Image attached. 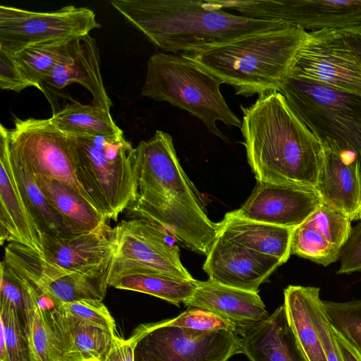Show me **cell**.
<instances>
[{
	"instance_id": "6da1fadb",
	"label": "cell",
	"mask_w": 361,
	"mask_h": 361,
	"mask_svg": "<svg viewBox=\"0 0 361 361\" xmlns=\"http://www.w3.org/2000/svg\"><path fill=\"white\" fill-rule=\"evenodd\" d=\"M136 198L126 209L129 219L149 221L181 245L206 255L219 235L201 193L185 174L171 136L157 130L135 148Z\"/></svg>"
},
{
	"instance_id": "7a4b0ae2",
	"label": "cell",
	"mask_w": 361,
	"mask_h": 361,
	"mask_svg": "<svg viewBox=\"0 0 361 361\" xmlns=\"http://www.w3.org/2000/svg\"><path fill=\"white\" fill-rule=\"evenodd\" d=\"M247 162L257 182L315 189L324 148L278 91L240 106Z\"/></svg>"
},
{
	"instance_id": "3957f363",
	"label": "cell",
	"mask_w": 361,
	"mask_h": 361,
	"mask_svg": "<svg viewBox=\"0 0 361 361\" xmlns=\"http://www.w3.org/2000/svg\"><path fill=\"white\" fill-rule=\"evenodd\" d=\"M110 4L156 47L171 54L195 53L287 24L231 13L212 1L113 0Z\"/></svg>"
},
{
	"instance_id": "277c9868",
	"label": "cell",
	"mask_w": 361,
	"mask_h": 361,
	"mask_svg": "<svg viewBox=\"0 0 361 361\" xmlns=\"http://www.w3.org/2000/svg\"><path fill=\"white\" fill-rule=\"evenodd\" d=\"M307 35L302 27L287 23L183 54L233 87L235 94L259 96L279 92Z\"/></svg>"
},
{
	"instance_id": "5b68a950",
	"label": "cell",
	"mask_w": 361,
	"mask_h": 361,
	"mask_svg": "<svg viewBox=\"0 0 361 361\" xmlns=\"http://www.w3.org/2000/svg\"><path fill=\"white\" fill-rule=\"evenodd\" d=\"M279 92L323 148L355 172L361 190V94L290 74Z\"/></svg>"
},
{
	"instance_id": "8992f818",
	"label": "cell",
	"mask_w": 361,
	"mask_h": 361,
	"mask_svg": "<svg viewBox=\"0 0 361 361\" xmlns=\"http://www.w3.org/2000/svg\"><path fill=\"white\" fill-rule=\"evenodd\" d=\"M222 82L183 54L157 52L148 60L141 95L167 102L199 118L206 128L227 140L216 126L241 127V121L227 104L220 90Z\"/></svg>"
},
{
	"instance_id": "52a82bcc",
	"label": "cell",
	"mask_w": 361,
	"mask_h": 361,
	"mask_svg": "<svg viewBox=\"0 0 361 361\" xmlns=\"http://www.w3.org/2000/svg\"><path fill=\"white\" fill-rule=\"evenodd\" d=\"M68 135L80 187L106 221H116L136 198L135 148L125 137Z\"/></svg>"
},
{
	"instance_id": "ba28073f",
	"label": "cell",
	"mask_w": 361,
	"mask_h": 361,
	"mask_svg": "<svg viewBox=\"0 0 361 361\" xmlns=\"http://www.w3.org/2000/svg\"><path fill=\"white\" fill-rule=\"evenodd\" d=\"M130 338L134 361H228L243 353L242 338L233 331H200L161 321L140 325Z\"/></svg>"
},
{
	"instance_id": "9c48e42d",
	"label": "cell",
	"mask_w": 361,
	"mask_h": 361,
	"mask_svg": "<svg viewBox=\"0 0 361 361\" xmlns=\"http://www.w3.org/2000/svg\"><path fill=\"white\" fill-rule=\"evenodd\" d=\"M100 27L87 7L37 12L1 5L0 50L14 55L30 47L68 42Z\"/></svg>"
},
{
	"instance_id": "30bf717a",
	"label": "cell",
	"mask_w": 361,
	"mask_h": 361,
	"mask_svg": "<svg viewBox=\"0 0 361 361\" xmlns=\"http://www.w3.org/2000/svg\"><path fill=\"white\" fill-rule=\"evenodd\" d=\"M114 255L85 271H70L48 261L29 247L9 243L4 262L27 279L39 293L59 302L102 300L109 286Z\"/></svg>"
},
{
	"instance_id": "8fae6325",
	"label": "cell",
	"mask_w": 361,
	"mask_h": 361,
	"mask_svg": "<svg viewBox=\"0 0 361 361\" xmlns=\"http://www.w3.org/2000/svg\"><path fill=\"white\" fill-rule=\"evenodd\" d=\"M114 232L109 281L147 271L193 279L180 261L177 240L161 226L145 219H130L120 222Z\"/></svg>"
},
{
	"instance_id": "7c38bea8",
	"label": "cell",
	"mask_w": 361,
	"mask_h": 361,
	"mask_svg": "<svg viewBox=\"0 0 361 361\" xmlns=\"http://www.w3.org/2000/svg\"><path fill=\"white\" fill-rule=\"evenodd\" d=\"M13 122L8 131L10 153L32 174L62 182L90 201L76 178L70 137L49 118H15Z\"/></svg>"
},
{
	"instance_id": "4fadbf2b",
	"label": "cell",
	"mask_w": 361,
	"mask_h": 361,
	"mask_svg": "<svg viewBox=\"0 0 361 361\" xmlns=\"http://www.w3.org/2000/svg\"><path fill=\"white\" fill-rule=\"evenodd\" d=\"M217 4L243 16L281 21L307 32L361 29V0H234Z\"/></svg>"
},
{
	"instance_id": "5bb4252c",
	"label": "cell",
	"mask_w": 361,
	"mask_h": 361,
	"mask_svg": "<svg viewBox=\"0 0 361 361\" xmlns=\"http://www.w3.org/2000/svg\"><path fill=\"white\" fill-rule=\"evenodd\" d=\"M288 74L361 94V64L338 30L308 32Z\"/></svg>"
},
{
	"instance_id": "9a60e30c",
	"label": "cell",
	"mask_w": 361,
	"mask_h": 361,
	"mask_svg": "<svg viewBox=\"0 0 361 361\" xmlns=\"http://www.w3.org/2000/svg\"><path fill=\"white\" fill-rule=\"evenodd\" d=\"M320 204L313 188L257 182L243 206L232 212L243 219L294 228Z\"/></svg>"
},
{
	"instance_id": "2e32d148",
	"label": "cell",
	"mask_w": 361,
	"mask_h": 361,
	"mask_svg": "<svg viewBox=\"0 0 361 361\" xmlns=\"http://www.w3.org/2000/svg\"><path fill=\"white\" fill-rule=\"evenodd\" d=\"M279 259L217 236L203 264L209 279L258 293L259 286L282 264Z\"/></svg>"
},
{
	"instance_id": "e0dca14e",
	"label": "cell",
	"mask_w": 361,
	"mask_h": 361,
	"mask_svg": "<svg viewBox=\"0 0 361 361\" xmlns=\"http://www.w3.org/2000/svg\"><path fill=\"white\" fill-rule=\"evenodd\" d=\"M344 214L323 204L293 230L290 252L326 267L339 259L351 229Z\"/></svg>"
},
{
	"instance_id": "ac0fdd59",
	"label": "cell",
	"mask_w": 361,
	"mask_h": 361,
	"mask_svg": "<svg viewBox=\"0 0 361 361\" xmlns=\"http://www.w3.org/2000/svg\"><path fill=\"white\" fill-rule=\"evenodd\" d=\"M8 129L0 127V240L35 250L43 256L41 233L23 200L13 169Z\"/></svg>"
},
{
	"instance_id": "d6986e66",
	"label": "cell",
	"mask_w": 361,
	"mask_h": 361,
	"mask_svg": "<svg viewBox=\"0 0 361 361\" xmlns=\"http://www.w3.org/2000/svg\"><path fill=\"white\" fill-rule=\"evenodd\" d=\"M73 82L79 83L91 93L93 105L110 112L113 104L104 85L99 50L90 34L69 42L67 56L51 71L41 91L47 96L50 89L61 90Z\"/></svg>"
},
{
	"instance_id": "ffe728a7",
	"label": "cell",
	"mask_w": 361,
	"mask_h": 361,
	"mask_svg": "<svg viewBox=\"0 0 361 361\" xmlns=\"http://www.w3.org/2000/svg\"><path fill=\"white\" fill-rule=\"evenodd\" d=\"M183 304L209 311L231 323L240 336L269 316L258 293L224 286L210 279L197 281L192 295Z\"/></svg>"
},
{
	"instance_id": "44dd1931",
	"label": "cell",
	"mask_w": 361,
	"mask_h": 361,
	"mask_svg": "<svg viewBox=\"0 0 361 361\" xmlns=\"http://www.w3.org/2000/svg\"><path fill=\"white\" fill-rule=\"evenodd\" d=\"M114 228L106 223L87 232L66 235L41 236L43 256L70 271H85L112 256L115 247Z\"/></svg>"
},
{
	"instance_id": "7402d4cb",
	"label": "cell",
	"mask_w": 361,
	"mask_h": 361,
	"mask_svg": "<svg viewBox=\"0 0 361 361\" xmlns=\"http://www.w3.org/2000/svg\"><path fill=\"white\" fill-rule=\"evenodd\" d=\"M250 361H307L289 325L283 304L240 335Z\"/></svg>"
},
{
	"instance_id": "603a6c76",
	"label": "cell",
	"mask_w": 361,
	"mask_h": 361,
	"mask_svg": "<svg viewBox=\"0 0 361 361\" xmlns=\"http://www.w3.org/2000/svg\"><path fill=\"white\" fill-rule=\"evenodd\" d=\"M219 235L233 243L276 257L286 263L290 255L293 228L249 220L225 214L219 222Z\"/></svg>"
},
{
	"instance_id": "cb8c5ba5",
	"label": "cell",
	"mask_w": 361,
	"mask_h": 361,
	"mask_svg": "<svg viewBox=\"0 0 361 361\" xmlns=\"http://www.w3.org/2000/svg\"><path fill=\"white\" fill-rule=\"evenodd\" d=\"M314 190L322 203L351 221L361 219V190L356 174L336 154L324 148Z\"/></svg>"
},
{
	"instance_id": "d4e9b609",
	"label": "cell",
	"mask_w": 361,
	"mask_h": 361,
	"mask_svg": "<svg viewBox=\"0 0 361 361\" xmlns=\"http://www.w3.org/2000/svg\"><path fill=\"white\" fill-rule=\"evenodd\" d=\"M32 175L52 209L75 232L91 231L106 223L88 200L68 185L44 176Z\"/></svg>"
},
{
	"instance_id": "484cf974",
	"label": "cell",
	"mask_w": 361,
	"mask_h": 361,
	"mask_svg": "<svg viewBox=\"0 0 361 361\" xmlns=\"http://www.w3.org/2000/svg\"><path fill=\"white\" fill-rule=\"evenodd\" d=\"M49 119L57 129L70 135L124 137L110 112L93 104L73 102L54 112Z\"/></svg>"
},
{
	"instance_id": "4316f807",
	"label": "cell",
	"mask_w": 361,
	"mask_h": 361,
	"mask_svg": "<svg viewBox=\"0 0 361 361\" xmlns=\"http://www.w3.org/2000/svg\"><path fill=\"white\" fill-rule=\"evenodd\" d=\"M288 321L307 361H327L312 322L309 286H288L283 292Z\"/></svg>"
},
{
	"instance_id": "83f0119b",
	"label": "cell",
	"mask_w": 361,
	"mask_h": 361,
	"mask_svg": "<svg viewBox=\"0 0 361 361\" xmlns=\"http://www.w3.org/2000/svg\"><path fill=\"white\" fill-rule=\"evenodd\" d=\"M197 281L159 271H147L110 279L109 286L149 294L179 306L192 295Z\"/></svg>"
},
{
	"instance_id": "f1b7e54d",
	"label": "cell",
	"mask_w": 361,
	"mask_h": 361,
	"mask_svg": "<svg viewBox=\"0 0 361 361\" xmlns=\"http://www.w3.org/2000/svg\"><path fill=\"white\" fill-rule=\"evenodd\" d=\"M16 177L27 208L42 235H66L79 233L68 226L47 202L32 175L10 152Z\"/></svg>"
},
{
	"instance_id": "f546056e",
	"label": "cell",
	"mask_w": 361,
	"mask_h": 361,
	"mask_svg": "<svg viewBox=\"0 0 361 361\" xmlns=\"http://www.w3.org/2000/svg\"><path fill=\"white\" fill-rule=\"evenodd\" d=\"M0 361H37L16 307L0 298Z\"/></svg>"
},
{
	"instance_id": "4dcf8cb0",
	"label": "cell",
	"mask_w": 361,
	"mask_h": 361,
	"mask_svg": "<svg viewBox=\"0 0 361 361\" xmlns=\"http://www.w3.org/2000/svg\"><path fill=\"white\" fill-rule=\"evenodd\" d=\"M38 294L28 281L25 298V330L37 361H57L52 336L38 302Z\"/></svg>"
},
{
	"instance_id": "1f68e13d",
	"label": "cell",
	"mask_w": 361,
	"mask_h": 361,
	"mask_svg": "<svg viewBox=\"0 0 361 361\" xmlns=\"http://www.w3.org/2000/svg\"><path fill=\"white\" fill-rule=\"evenodd\" d=\"M70 42L27 47L12 56L33 86L41 91L51 71L67 56Z\"/></svg>"
},
{
	"instance_id": "d6a6232c",
	"label": "cell",
	"mask_w": 361,
	"mask_h": 361,
	"mask_svg": "<svg viewBox=\"0 0 361 361\" xmlns=\"http://www.w3.org/2000/svg\"><path fill=\"white\" fill-rule=\"evenodd\" d=\"M65 312L74 344L82 361H105L112 348L116 331Z\"/></svg>"
},
{
	"instance_id": "836d02e7",
	"label": "cell",
	"mask_w": 361,
	"mask_h": 361,
	"mask_svg": "<svg viewBox=\"0 0 361 361\" xmlns=\"http://www.w3.org/2000/svg\"><path fill=\"white\" fill-rule=\"evenodd\" d=\"M322 306L332 328L361 353V300H322Z\"/></svg>"
},
{
	"instance_id": "e575fe53",
	"label": "cell",
	"mask_w": 361,
	"mask_h": 361,
	"mask_svg": "<svg viewBox=\"0 0 361 361\" xmlns=\"http://www.w3.org/2000/svg\"><path fill=\"white\" fill-rule=\"evenodd\" d=\"M319 291V288L309 286V307L312 322L321 341L326 360L344 361L332 326L323 308Z\"/></svg>"
},
{
	"instance_id": "d590c367",
	"label": "cell",
	"mask_w": 361,
	"mask_h": 361,
	"mask_svg": "<svg viewBox=\"0 0 361 361\" xmlns=\"http://www.w3.org/2000/svg\"><path fill=\"white\" fill-rule=\"evenodd\" d=\"M166 326H178L200 331L226 330L236 333L231 323L217 315L200 308L188 309L178 317L161 321Z\"/></svg>"
},
{
	"instance_id": "8d00e7d4",
	"label": "cell",
	"mask_w": 361,
	"mask_h": 361,
	"mask_svg": "<svg viewBox=\"0 0 361 361\" xmlns=\"http://www.w3.org/2000/svg\"><path fill=\"white\" fill-rule=\"evenodd\" d=\"M56 302L66 312L76 318L116 331L115 320L102 300L82 299L72 302Z\"/></svg>"
},
{
	"instance_id": "74e56055",
	"label": "cell",
	"mask_w": 361,
	"mask_h": 361,
	"mask_svg": "<svg viewBox=\"0 0 361 361\" xmlns=\"http://www.w3.org/2000/svg\"><path fill=\"white\" fill-rule=\"evenodd\" d=\"M34 87L13 59L12 55L0 50V87L19 92Z\"/></svg>"
},
{
	"instance_id": "f35d334b",
	"label": "cell",
	"mask_w": 361,
	"mask_h": 361,
	"mask_svg": "<svg viewBox=\"0 0 361 361\" xmlns=\"http://www.w3.org/2000/svg\"><path fill=\"white\" fill-rule=\"evenodd\" d=\"M338 274L361 271V221L352 227L349 238L341 250Z\"/></svg>"
},
{
	"instance_id": "ab89813d",
	"label": "cell",
	"mask_w": 361,
	"mask_h": 361,
	"mask_svg": "<svg viewBox=\"0 0 361 361\" xmlns=\"http://www.w3.org/2000/svg\"><path fill=\"white\" fill-rule=\"evenodd\" d=\"M105 361H134V343L129 337L115 336L112 348Z\"/></svg>"
},
{
	"instance_id": "60d3db41",
	"label": "cell",
	"mask_w": 361,
	"mask_h": 361,
	"mask_svg": "<svg viewBox=\"0 0 361 361\" xmlns=\"http://www.w3.org/2000/svg\"><path fill=\"white\" fill-rule=\"evenodd\" d=\"M333 333L344 361H361V353L333 328Z\"/></svg>"
},
{
	"instance_id": "b9f144b4",
	"label": "cell",
	"mask_w": 361,
	"mask_h": 361,
	"mask_svg": "<svg viewBox=\"0 0 361 361\" xmlns=\"http://www.w3.org/2000/svg\"><path fill=\"white\" fill-rule=\"evenodd\" d=\"M361 64V29L340 30Z\"/></svg>"
}]
</instances>
